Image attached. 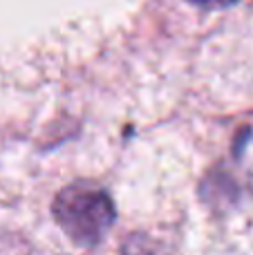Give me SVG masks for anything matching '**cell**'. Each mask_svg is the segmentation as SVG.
Listing matches in <instances>:
<instances>
[{
  "mask_svg": "<svg viewBox=\"0 0 253 255\" xmlns=\"http://www.w3.org/2000/svg\"><path fill=\"white\" fill-rule=\"evenodd\" d=\"M54 220L81 247H94L115 222V204L99 186L72 184L54 199Z\"/></svg>",
  "mask_w": 253,
  "mask_h": 255,
  "instance_id": "6da1fadb",
  "label": "cell"
},
{
  "mask_svg": "<svg viewBox=\"0 0 253 255\" xmlns=\"http://www.w3.org/2000/svg\"><path fill=\"white\" fill-rule=\"evenodd\" d=\"M191 2L200 4V7H229V4H233L236 0H191Z\"/></svg>",
  "mask_w": 253,
  "mask_h": 255,
  "instance_id": "7a4b0ae2",
  "label": "cell"
}]
</instances>
